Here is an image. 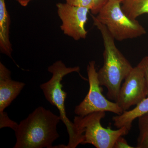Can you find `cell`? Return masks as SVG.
Here are the masks:
<instances>
[{"mask_svg":"<svg viewBox=\"0 0 148 148\" xmlns=\"http://www.w3.org/2000/svg\"><path fill=\"white\" fill-rule=\"evenodd\" d=\"M56 8L58 16L62 21L60 28L64 34L75 40L85 38L87 35L85 25L90 10L66 3H58Z\"/></svg>","mask_w":148,"mask_h":148,"instance_id":"cell-8","label":"cell"},{"mask_svg":"<svg viewBox=\"0 0 148 148\" xmlns=\"http://www.w3.org/2000/svg\"><path fill=\"white\" fill-rule=\"evenodd\" d=\"M11 72L0 62V114L19 95L25 84L12 79Z\"/></svg>","mask_w":148,"mask_h":148,"instance_id":"cell-9","label":"cell"},{"mask_svg":"<svg viewBox=\"0 0 148 148\" xmlns=\"http://www.w3.org/2000/svg\"><path fill=\"white\" fill-rule=\"evenodd\" d=\"M61 120L50 110L38 107L18 124L14 130L16 143L13 148H52L59 137L57 126Z\"/></svg>","mask_w":148,"mask_h":148,"instance_id":"cell-1","label":"cell"},{"mask_svg":"<svg viewBox=\"0 0 148 148\" xmlns=\"http://www.w3.org/2000/svg\"><path fill=\"white\" fill-rule=\"evenodd\" d=\"M10 17L5 0H0V51L12 59L13 49L10 40Z\"/></svg>","mask_w":148,"mask_h":148,"instance_id":"cell-10","label":"cell"},{"mask_svg":"<svg viewBox=\"0 0 148 148\" xmlns=\"http://www.w3.org/2000/svg\"><path fill=\"white\" fill-rule=\"evenodd\" d=\"M20 5L23 7L27 6L30 1L32 0H16Z\"/></svg>","mask_w":148,"mask_h":148,"instance_id":"cell-19","label":"cell"},{"mask_svg":"<svg viewBox=\"0 0 148 148\" xmlns=\"http://www.w3.org/2000/svg\"><path fill=\"white\" fill-rule=\"evenodd\" d=\"M18 124L16 122L11 120L8 117V114L5 112L0 114V128L8 127L14 130L16 129Z\"/></svg>","mask_w":148,"mask_h":148,"instance_id":"cell-14","label":"cell"},{"mask_svg":"<svg viewBox=\"0 0 148 148\" xmlns=\"http://www.w3.org/2000/svg\"><path fill=\"white\" fill-rule=\"evenodd\" d=\"M138 119L139 134L136 148H148V112Z\"/></svg>","mask_w":148,"mask_h":148,"instance_id":"cell-13","label":"cell"},{"mask_svg":"<svg viewBox=\"0 0 148 148\" xmlns=\"http://www.w3.org/2000/svg\"><path fill=\"white\" fill-rule=\"evenodd\" d=\"M122 9L130 18L136 19L148 14V0H121Z\"/></svg>","mask_w":148,"mask_h":148,"instance_id":"cell-12","label":"cell"},{"mask_svg":"<svg viewBox=\"0 0 148 148\" xmlns=\"http://www.w3.org/2000/svg\"><path fill=\"white\" fill-rule=\"evenodd\" d=\"M66 3L70 5L92 9L94 5L93 0H66Z\"/></svg>","mask_w":148,"mask_h":148,"instance_id":"cell-15","label":"cell"},{"mask_svg":"<svg viewBox=\"0 0 148 148\" xmlns=\"http://www.w3.org/2000/svg\"><path fill=\"white\" fill-rule=\"evenodd\" d=\"M106 112H95L84 116H75L73 123L79 132L84 136L82 145L91 144L97 148H113L116 140L127 135L130 130L125 126L113 130L105 128L101 120Z\"/></svg>","mask_w":148,"mask_h":148,"instance_id":"cell-5","label":"cell"},{"mask_svg":"<svg viewBox=\"0 0 148 148\" xmlns=\"http://www.w3.org/2000/svg\"><path fill=\"white\" fill-rule=\"evenodd\" d=\"M47 71L52 74V76L48 81L41 84L40 88L46 100L58 109L61 121L66 125L69 136V143L66 148H76L79 144H82L84 137L66 115L65 102L67 93L62 89L61 81L63 77L68 74L73 72L79 74V67H67L62 61H58L49 66Z\"/></svg>","mask_w":148,"mask_h":148,"instance_id":"cell-3","label":"cell"},{"mask_svg":"<svg viewBox=\"0 0 148 148\" xmlns=\"http://www.w3.org/2000/svg\"><path fill=\"white\" fill-rule=\"evenodd\" d=\"M93 24L100 31L103 38L104 50V64L98 72V80L101 86L108 89V99L116 102L121 87V83L133 67L117 48L114 39L105 25L91 15Z\"/></svg>","mask_w":148,"mask_h":148,"instance_id":"cell-2","label":"cell"},{"mask_svg":"<svg viewBox=\"0 0 148 148\" xmlns=\"http://www.w3.org/2000/svg\"><path fill=\"white\" fill-rule=\"evenodd\" d=\"M148 112V96L131 110L124 111L112 118L114 125L117 128L125 126L130 131L132 122Z\"/></svg>","mask_w":148,"mask_h":148,"instance_id":"cell-11","label":"cell"},{"mask_svg":"<svg viewBox=\"0 0 148 148\" xmlns=\"http://www.w3.org/2000/svg\"><path fill=\"white\" fill-rule=\"evenodd\" d=\"M89 88L82 102L76 106L74 112L78 116H84L92 113L109 112L121 115L123 111L116 102L109 101L102 94L95 61L89 62L87 67Z\"/></svg>","mask_w":148,"mask_h":148,"instance_id":"cell-6","label":"cell"},{"mask_svg":"<svg viewBox=\"0 0 148 148\" xmlns=\"http://www.w3.org/2000/svg\"><path fill=\"white\" fill-rule=\"evenodd\" d=\"M144 71L145 77L148 91V56L144 57L139 63Z\"/></svg>","mask_w":148,"mask_h":148,"instance_id":"cell-18","label":"cell"},{"mask_svg":"<svg viewBox=\"0 0 148 148\" xmlns=\"http://www.w3.org/2000/svg\"><path fill=\"white\" fill-rule=\"evenodd\" d=\"M124 80L116 102L123 112L137 106L148 96L145 77L140 64L133 68Z\"/></svg>","mask_w":148,"mask_h":148,"instance_id":"cell-7","label":"cell"},{"mask_svg":"<svg viewBox=\"0 0 148 148\" xmlns=\"http://www.w3.org/2000/svg\"><path fill=\"white\" fill-rule=\"evenodd\" d=\"M95 18L105 25L114 39L121 41L145 34L137 19L130 18L122 9L121 0H109Z\"/></svg>","mask_w":148,"mask_h":148,"instance_id":"cell-4","label":"cell"},{"mask_svg":"<svg viewBox=\"0 0 148 148\" xmlns=\"http://www.w3.org/2000/svg\"><path fill=\"white\" fill-rule=\"evenodd\" d=\"M133 148L134 147L129 145L123 136H121L116 141L113 148Z\"/></svg>","mask_w":148,"mask_h":148,"instance_id":"cell-17","label":"cell"},{"mask_svg":"<svg viewBox=\"0 0 148 148\" xmlns=\"http://www.w3.org/2000/svg\"><path fill=\"white\" fill-rule=\"evenodd\" d=\"M109 0H93L94 5L91 10V13L93 14H97L102 8L108 1Z\"/></svg>","mask_w":148,"mask_h":148,"instance_id":"cell-16","label":"cell"}]
</instances>
